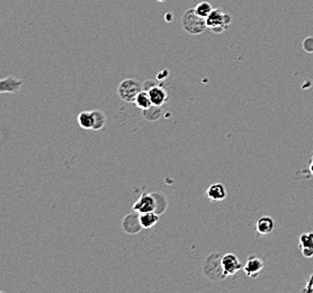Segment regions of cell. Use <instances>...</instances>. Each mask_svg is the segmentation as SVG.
<instances>
[{"mask_svg": "<svg viewBox=\"0 0 313 293\" xmlns=\"http://www.w3.org/2000/svg\"><path fill=\"white\" fill-rule=\"evenodd\" d=\"M182 27L190 35L202 34L207 28L206 19L195 13L194 8L186 10L182 17Z\"/></svg>", "mask_w": 313, "mask_h": 293, "instance_id": "cell-1", "label": "cell"}, {"mask_svg": "<svg viewBox=\"0 0 313 293\" xmlns=\"http://www.w3.org/2000/svg\"><path fill=\"white\" fill-rule=\"evenodd\" d=\"M231 23V17L229 14L224 13L221 9H213L206 18L207 28L215 34H221L226 31L227 26Z\"/></svg>", "mask_w": 313, "mask_h": 293, "instance_id": "cell-2", "label": "cell"}, {"mask_svg": "<svg viewBox=\"0 0 313 293\" xmlns=\"http://www.w3.org/2000/svg\"><path fill=\"white\" fill-rule=\"evenodd\" d=\"M142 91L143 89H142L141 84L137 80L132 78H128L121 81L119 88H117V93H119L121 99L127 101V103H134L136 96Z\"/></svg>", "mask_w": 313, "mask_h": 293, "instance_id": "cell-3", "label": "cell"}, {"mask_svg": "<svg viewBox=\"0 0 313 293\" xmlns=\"http://www.w3.org/2000/svg\"><path fill=\"white\" fill-rule=\"evenodd\" d=\"M221 258L222 256L220 254H211L210 256H207V258L205 259L203 272H204V275L206 278L210 279L211 281L225 279L221 265Z\"/></svg>", "mask_w": 313, "mask_h": 293, "instance_id": "cell-4", "label": "cell"}, {"mask_svg": "<svg viewBox=\"0 0 313 293\" xmlns=\"http://www.w3.org/2000/svg\"><path fill=\"white\" fill-rule=\"evenodd\" d=\"M221 265L223 268V274L225 278L237 274L240 270H242L243 265L239 258L234 254H225L221 258Z\"/></svg>", "mask_w": 313, "mask_h": 293, "instance_id": "cell-5", "label": "cell"}, {"mask_svg": "<svg viewBox=\"0 0 313 293\" xmlns=\"http://www.w3.org/2000/svg\"><path fill=\"white\" fill-rule=\"evenodd\" d=\"M122 228L129 235L139 234L141 229H143L140 221V213L134 212L125 215L123 221H122Z\"/></svg>", "mask_w": 313, "mask_h": 293, "instance_id": "cell-6", "label": "cell"}, {"mask_svg": "<svg viewBox=\"0 0 313 293\" xmlns=\"http://www.w3.org/2000/svg\"><path fill=\"white\" fill-rule=\"evenodd\" d=\"M133 210L139 213L152 212L156 210V200L153 194H142L139 200L133 204Z\"/></svg>", "mask_w": 313, "mask_h": 293, "instance_id": "cell-7", "label": "cell"}, {"mask_svg": "<svg viewBox=\"0 0 313 293\" xmlns=\"http://www.w3.org/2000/svg\"><path fill=\"white\" fill-rule=\"evenodd\" d=\"M264 268V262L257 256H250L248 257L247 262L245 265H243V271L247 276H249L251 279H257L260 272L263 271Z\"/></svg>", "mask_w": 313, "mask_h": 293, "instance_id": "cell-8", "label": "cell"}, {"mask_svg": "<svg viewBox=\"0 0 313 293\" xmlns=\"http://www.w3.org/2000/svg\"><path fill=\"white\" fill-rule=\"evenodd\" d=\"M205 196L213 202L223 201L226 197V190L221 183H215L206 190Z\"/></svg>", "mask_w": 313, "mask_h": 293, "instance_id": "cell-9", "label": "cell"}, {"mask_svg": "<svg viewBox=\"0 0 313 293\" xmlns=\"http://www.w3.org/2000/svg\"><path fill=\"white\" fill-rule=\"evenodd\" d=\"M148 92L150 98L152 100V104L157 105V106H162L168 99V94H167L166 89L161 86H158V85H153V86L148 89Z\"/></svg>", "mask_w": 313, "mask_h": 293, "instance_id": "cell-10", "label": "cell"}, {"mask_svg": "<svg viewBox=\"0 0 313 293\" xmlns=\"http://www.w3.org/2000/svg\"><path fill=\"white\" fill-rule=\"evenodd\" d=\"M299 246L304 257H313V233H306L300 236Z\"/></svg>", "mask_w": 313, "mask_h": 293, "instance_id": "cell-11", "label": "cell"}, {"mask_svg": "<svg viewBox=\"0 0 313 293\" xmlns=\"http://www.w3.org/2000/svg\"><path fill=\"white\" fill-rule=\"evenodd\" d=\"M22 85L23 81L18 78H15L13 76L7 77V78H2L0 80V93H16L19 91Z\"/></svg>", "mask_w": 313, "mask_h": 293, "instance_id": "cell-12", "label": "cell"}, {"mask_svg": "<svg viewBox=\"0 0 313 293\" xmlns=\"http://www.w3.org/2000/svg\"><path fill=\"white\" fill-rule=\"evenodd\" d=\"M274 228L275 221L270 217H262L258 219L257 223H256V229H257V233L260 235H269L273 233Z\"/></svg>", "mask_w": 313, "mask_h": 293, "instance_id": "cell-13", "label": "cell"}, {"mask_svg": "<svg viewBox=\"0 0 313 293\" xmlns=\"http://www.w3.org/2000/svg\"><path fill=\"white\" fill-rule=\"evenodd\" d=\"M140 221L143 229H151L159 221V214L154 212V211L140 213Z\"/></svg>", "mask_w": 313, "mask_h": 293, "instance_id": "cell-14", "label": "cell"}, {"mask_svg": "<svg viewBox=\"0 0 313 293\" xmlns=\"http://www.w3.org/2000/svg\"><path fill=\"white\" fill-rule=\"evenodd\" d=\"M93 113L91 112H81L78 115V124L84 130H93Z\"/></svg>", "mask_w": 313, "mask_h": 293, "instance_id": "cell-15", "label": "cell"}, {"mask_svg": "<svg viewBox=\"0 0 313 293\" xmlns=\"http://www.w3.org/2000/svg\"><path fill=\"white\" fill-rule=\"evenodd\" d=\"M134 103H135L136 107H139L140 109H142V111H143V109L151 107L153 105L151 98H150L149 92L145 91V89H143V91H142L139 95L136 96L135 101H134Z\"/></svg>", "mask_w": 313, "mask_h": 293, "instance_id": "cell-16", "label": "cell"}, {"mask_svg": "<svg viewBox=\"0 0 313 293\" xmlns=\"http://www.w3.org/2000/svg\"><path fill=\"white\" fill-rule=\"evenodd\" d=\"M142 115H143L144 119L149 122H154V121L159 120L162 115L161 106L152 105L151 107L143 109V111H142Z\"/></svg>", "mask_w": 313, "mask_h": 293, "instance_id": "cell-17", "label": "cell"}, {"mask_svg": "<svg viewBox=\"0 0 313 293\" xmlns=\"http://www.w3.org/2000/svg\"><path fill=\"white\" fill-rule=\"evenodd\" d=\"M154 196V200H156V210L154 212L158 213L159 215L164 214L165 211L167 210V206H168V200H167L166 195L161 193H152Z\"/></svg>", "mask_w": 313, "mask_h": 293, "instance_id": "cell-18", "label": "cell"}, {"mask_svg": "<svg viewBox=\"0 0 313 293\" xmlns=\"http://www.w3.org/2000/svg\"><path fill=\"white\" fill-rule=\"evenodd\" d=\"M93 113V120H95V123H93V130L98 131L101 130L105 124L107 122V117L105 115V113L103 111H99V109H96V111H92Z\"/></svg>", "mask_w": 313, "mask_h": 293, "instance_id": "cell-19", "label": "cell"}, {"mask_svg": "<svg viewBox=\"0 0 313 293\" xmlns=\"http://www.w3.org/2000/svg\"><path fill=\"white\" fill-rule=\"evenodd\" d=\"M194 10H195V13H196L198 16H201V17L206 19L207 16L212 13L213 8H212V6H211L210 2L202 1L200 3H197L196 7H194Z\"/></svg>", "mask_w": 313, "mask_h": 293, "instance_id": "cell-20", "label": "cell"}, {"mask_svg": "<svg viewBox=\"0 0 313 293\" xmlns=\"http://www.w3.org/2000/svg\"><path fill=\"white\" fill-rule=\"evenodd\" d=\"M310 169H311V172L313 174V157H312V162H311V165H310Z\"/></svg>", "mask_w": 313, "mask_h": 293, "instance_id": "cell-21", "label": "cell"}]
</instances>
